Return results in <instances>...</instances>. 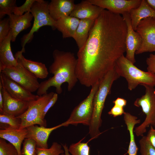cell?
I'll list each match as a JSON object with an SVG mask.
<instances>
[{"instance_id":"1","label":"cell","mask_w":155,"mask_h":155,"mask_svg":"<svg viewBox=\"0 0 155 155\" xmlns=\"http://www.w3.org/2000/svg\"><path fill=\"white\" fill-rule=\"evenodd\" d=\"M127 26L122 16L104 9L96 19L84 47L77 53L78 81L91 87L114 67L126 52Z\"/></svg>"},{"instance_id":"2","label":"cell","mask_w":155,"mask_h":155,"mask_svg":"<svg viewBox=\"0 0 155 155\" xmlns=\"http://www.w3.org/2000/svg\"><path fill=\"white\" fill-rule=\"evenodd\" d=\"M53 61L49 67V71L53 76L41 82L37 91L40 96L47 93L51 87L55 88L57 94L62 92L61 86L67 83V89L70 91L78 81L76 74L77 59L70 52L55 50L53 53Z\"/></svg>"},{"instance_id":"3","label":"cell","mask_w":155,"mask_h":155,"mask_svg":"<svg viewBox=\"0 0 155 155\" xmlns=\"http://www.w3.org/2000/svg\"><path fill=\"white\" fill-rule=\"evenodd\" d=\"M119 77L114 67L100 80L98 90L93 99V113L89 126V134L91 140L97 138L101 134L99 129L102 124L101 117L105 100L111 93L113 83Z\"/></svg>"},{"instance_id":"4","label":"cell","mask_w":155,"mask_h":155,"mask_svg":"<svg viewBox=\"0 0 155 155\" xmlns=\"http://www.w3.org/2000/svg\"><path fill=\"white\" fill-rule=\"evenodd\" d=\"M114 68L120 77L125 79L130 90L135 89L139 85L155 86V75L139 69L124 55L117 60Z\"/></svg>"},{"instance_id":"5","label":"cell","mask_w":155,"mask_h":155,"mask_svg":"<svg viewBox=\"0 0 155 155\" xmlns=\"http://www.w3.org/2000/svg\"><path fill=\"white\" fill-rule=\"evenodd\" d=\"M54 93L51 92L40 96L36 99L30 102L27 110L22 114L18 116L21 120L20 129L33 125L46 127V121L42 118L45 107L53 97Z\"/></svg>"},{"instance_id":"6","label":"cell","mask_w":155,"mask_h":155,"mask_svg":"<svg viewBox=\"0 0 155 155\" xmlns=\"http://www.w3.org/2000/svg\"><path fill=\"white\" fill-rule=\"evenodd\" d=\"M143 86L145 88V94L137 98L134 102L135 106L141 108L146 115L144 122L134 130L137 136H143L146 131V128L155 124V88L147 85Z\"/></svg>"},{"instance_id":"7","label":"cell","mask_w":155,"mask_h":155,"mask_svg":"<svg viewBox=\"0 0 155 155\" xmlns=\"http://www.w3.org/2000/svg\"><path fill=\"white\" fill-rule=\"evenodd\" d=\"M99 82L100 81L91 87L88 96L73 109L69 118L65 122V126L69 125H77L80 123L89 126L93 112V99Z\"/></svg>"},{"instance_id":"8","label":"cell","mask_w":155,"mask_h":155,"mask_svg":"<svg viewBox=\"0 0 155 155\" xmlns=\"http://www.w3.org/2000/svg\"><path fill=\"white\" fill-rule=\"evenodd\" d=\"M48 1L43 0H36L34 3L30 13L34 19L32 27L29 32L23 38L22 48L33 37L34 33L37 32L41 27L44 26H50L54 28L55 21L50 15Z\"/></svg>"},{"instance_id":"9","label":"cell","mask_w":155,"mask_h":155,"mask_svg":"<svg viewBox=\"0 0 155 155\" xmlns=\"http://www.w3.org/2000/svg\"><path fill=\"white\" fill-rule=\"evenodd\" d=\"M1 72L32 93L37 91L39 88L38 78L20 63L15 66L0 69Z\"/></svg>"},{"instance_id":"10","label":"cell","mask_w":155,"mask_h":155,"mask_svg":"<svg viewBox=\"0 0 155 155\" xmlns=\"http://www.w3.org/2000/svg\"><path fill=\"white\" fill-rule=\"evenodd\" d=\"M135 31L140 36L142 43L135 54L155 52V18H148L143 19Z\"/></svg>"},{"instance_id":"11","label":"cell","mask_w":155,"mask_h":155,"mask_svg":"<svg viewBox=\"0 0 155 155\" xmlns=\"http://www.w3.org/2000/svg\"><path fill=\"white\" fill-rule=\"evenodd\" d=\"M90 3L119 14L129 13L140 5L141 0H87Z\"/></svg>"},{"instance_id":"12","label":"cell","mask_w":155,"mask_h":155,"mask_svg":"<svg viewBox=\"0 0 155 155\" xmlns=\"http://www.w3.org/2000/svg\"><path fill=\"white\" fill-rule=\"evenodd\" d=\"M127 26V33L125 40L126 58L133 64L135 62L136 51L141 46L142 40L139 34L133 28L129 13L122 15Z\"/></svg>"},{"instance_id":"13","label":"cell","mask_w":155,"mask_h":155,"mask_svg":"<svg viewBox=\"0 0 155 155\" xmlns=\"http://www.w3.org/2000/svg\"><path fill=\"white\" fill-rule=\"evenodd\" d=\"M0 82L3 87L12 97L21 100L30 102L39 96L29 91L22 85L0 73Z\"/></svg>"},{"instance_id":"14","label":"cell","mask_w":155,"mask_h":155,"mask_svg":"<svg viewBox=\"0 0 155 155\" xmlns=\"http://www.w3.org/2000/svg\"><path fill=\"white\" fill-rule=\"evenodd\" d=\"M65 126V122L51 128L38 126L36 125H31L26 128L27 133L26 138H30L34 140L38 147L48 148L47 141L51 132L59 128Z\"/></svg>"},{"instance_id":"15","label":"cell","mask_w":155,"mask_h":155,"mask_svg":"<svg viewBox=\"0 0 155 155\" xmlns=\"http://www.w3.org/2000/svg\"><path fill=\"white\" fill-rule=\"evenodd\" d=\"M2 91L3 103V111L1 114L18 117L27 110L30 102L19 100L12 97L3 87Z\"/></svg>"},{"instance_id":"16","label":"cell","mask_w":155,"mask_h":155,"mask_svg":"<svg viewBox=\"0 0 155 155\" xmlns=\"http://www.w3.org/2000/svg\"><path fill=\"white\" fill-rule=\"evenodd\" d=\"M104 9L90 3L87 0H84L75 4L74 8L70 16L80 20L89 19L95 20Z\"/></svg>"},{"instance_id":"17","label":"cell","mask_w":155,"mask_h":155,"mask_svg":"<svg viewBox=\"0 0 155 155\" xmlns=\"http://www.w3.org/2000/svg\"><path fill=\"white\" fill-rule=\"evenodd\" d=\"M75 5L73 0H52L48 5L50 15L55 21L69 16Z\"/></svg>"},{"instance_id":"18","label":"cell","mask_w":155,"mask_h":155,"mask_svg":"<svg viewBox=\"0 0 155 155\" xmlns=\"http://www.w3.org/2000/svg\"><path fill=\"white\" fill-rule=\"evenodd\" d=\"M25 51V48L17 51L15 57L18 62L34 74L37 78L44 79L49 74V71L45 64L26 58L22 54Z\"/></svg>"},{"instance_id":"19","label":"cell","mask_w":155,"mask_h":155,"mask_svg":"<svg viewBox=\"0 0 155 155\" xmlns=\"http://www.w3.org/2000/svg\"><path fill=\"white\" fill-rule=\"evenodd\" d=\"M10 25L12 32L11 41L14 42L18 34L31 26L33 17L30 12L25 13L22 16L13 13L9 16Z\"/></svg>"},{"instance_id":"20","label":"cell","mask_w":155,"mask_h":155,"mask_svg":"<svg viewBox=\"0 0 155 155\" xmlns=\"http://www.w3.org/2000/svg\"><path fill=\"white\" fill-rule=\"evenodd\" d=\"M27 133L26 128L20 129L8 127L0 129V137L13 144L16 149L18 155H21V145Z\"/></svg>"},{"instance_id":"21","label":"cell","mask_w":155,"mask_h":155,"mask_svg":"<svg viewBox=\"0 0 155 155\" xmlns=\"http://www.w3.org/2000/svg\"><path fill=\"white\" fill-rule=\"evenodd\" d=\"M12 36L11 29L7 36L0 42V69L4 67L15 66L18 63L11 50Z\"/></svg>"},{"instance_id":"22","label":"cell","mask_w":155,"mask_h":155,"mask_svg":"<svg viewBox=\"0 0 155 155\" xmlns=\"http://www.w3.org/2000/svg\"><path fill=\"white\" fill-rule=\"evenodd\" d=\"M133 29L135 31L140 22L148 18H155V10L148 4L146 0H141L140 5L129 12Z\"/></svg>"},{"instance_id":"23","label":"cell","mask_w":155,"mask_h":155,"mask_svg":"<svg viewBox=\"0 0 155 155\" xmlns=\"http://www.w3.org/2000/svg\"><path fill=\"white\" fill-rule=\"evenodd\" d=\"M80 20L70 16L61 18L55 22V29L61 32L63 38H73Z\"/></svg>"},{"instance_id":"24","label":"cell","mask_w":155,"mask_h":155,"mask_svg":"<svg viewBox=\"0 0 155 155\" xmlns=\"http://www.w3.org/2000/svg\"><path fill=\"white\" fill-rule=\"evenodd\" d=\"M95 20H80V22L73 38L75 41L78 50L82 49L86 44L90 32Z\"/></svg>"},{"instance_id":"25","label":"cell","mask_w":155,"mask_h":155,"mask_svg":"<svg viewBox=\"0 0 155 155\" xmlns=\"http://www.w3.org/2000/svg\"><path fill=\"white\" fill-rule=\"evenodd\" d=\"M123 119L130 136V142L128 151V155H137L138 149L135 140L134 128L136 124L140 123V120L137 119L136 116L125 112L124 114Z\"/></svg>"},{"instance_id":"26","label":"cell","mask_w":155,"mask_h":155,"mask_svg":"<svg viewBox=\"0 0 155 155\" xmlns=\"http://www.w3.org/2000/svg\"><path fill=\"white\" fill-rule=\"evenodd\" d=\"M0 123L1 129L8 127L20 129L21 120L18 117L9 114H0Z\"/></svg>"},{"instance_id":"27","label":"cell","mask_w":155,"mask_h":155,"mask_svg":"<svg viewBox=\"0 0 155 155\" xmlns=\"http://www.w3.org/2000/svg\"><path fill=\"white\" fill-rule=\"evenodd\" d=\"M84 139L70 145L68 149L72 155H90V147L88 145V142H82ZM98 155H100L99 154Z\"/></svg>"},{"instance_id":"28","label":"cell","mask_w":155,"mask_h":155,"mask_svg":"<svg viewBox=\"0 0 155 155\" xmlns=\"http://www.w3.org/2000/svg\"><path fill=\"white\" fill-rule=\"evenodd\" d=\"M37 155H60L64 153V150L61 145L57 142H54L49 148L37 147Z\"/></svg>"},{"instance_id":"29","label":"cell","mask_w":155,"mask_h":155,"mask_svg":"<svg viewBox=\"0 0 155 155\" xmlns=\"http://www.w3.org/2000/svg\"><path fill=\"white\" fill-rule=\"evenodd\" d=\"M21 155H37V144L34 140L26 138L23 142Z\"/></svg>"},{"instance_id":"30","label":"cell","mask_w":155,"mask_h":155,"mask_svg":"<svg viewBox=\"0 0 155 155\" xmlns=\"http://www.w3.org/2000/svg\"><path fill=\"white\" fill-rule=\"evenodd\" d=\"M16 0H0V18L6 15L13 13V9L16 6Z\"/></svg>"},{"instance_id":"31","label":"cell","mask_w":155,"mask_h":155,"mask_svg":"<svg viewBox=\"0 0 155 155\" xmlns=\"http://www.w3.org/2000/svg\"><path fill=\"white\" fill-rule=\"evenodd\" d=\"M141 155H155V149L148 140L143 136L139 141Z\"/></svg>"},{"instance_id":"32","label":"cell","mask_w":155,"mask_h":155,"mask_svg":"<svg viewBox=\"0 0 155 155\" xmlns=\"http://www.w3.org/2000/svg\"><path fill=\"white\" fill-rule=\"evenodd\" d=\"M0 155H18L15 147L10 143H7L6 140L0 139Z\"/></svg>"},{"instance_id":"33","label":"cell","mask_w":155,"mask_h":155,"mask_svg":"<svg viewBox=\"0 0 155 155\" xmlns=\"http://www.w3.org/2000/svg\"><path fill=\"white\" fill-rule=\"evenodd\" d=\"M36 0H26L24 3L19 7L16 6L14 8L13 13L19 16L23 15L24 13L30 12L34 3Z\"/></svg>"},{"instance_id":"34","label":"cell","mask_w":155,"mask_h":155,"mask_svg":"<svg viewBox=\"0 0 155 155\" xmlns=\"http://www.w3.org/2000/svg\"><path fill=\"white\" fill-rule=\"evenodd\" d=\"M11 30L9 18L0 21V42L7 36Z\"/></svg>"},{"instance_id":"35","label":"cell","mask_w":155,"mask_h":155,"mask_svg":"<svg viewBox=\"0 0 155 155\" xmlns=\"http://www.w3.org/2000/svg\"><path fill=\"white\" fill-rule=\"evenodd\" d=\"M148 71L155 75V54H151L146 60Z\"/></svg>"},{"instance_id":"36","label":"cell","mask_w":155,"mask_h":155,"mask_svg":"<svg viewBox=\"0 0 155 155\" xmlns=\"http://www.w3.org/2000/svg\"><path fill=\"white\" fill-rule=\"evenodd\" d=\"M58 98V94L57 93H55L52 98L44 108L42 114V118L43 119H45L44 117L46 113L49 109L55 104Z\"/></svg>"},{"instance_id":"37","label":"cell","mask_w":155,"mask_h":155,"mask_svg":"<svg viewBox=\"0 0 155 155\" xmlns=\"http://www.w3.org/2000/svg\"><path fill=\"white\" fill-rule=\"evenodd\" d=\"M125 113L123 108L114 105L108 114L116 117L124 114Z\"/></svg>"},{"instance_id":"38","label":"cell","mask_w":155,"mask_h":155,"mask_svg":"<svg viewBox=\"0 0 155 155\" xmlns=\"http://www.w3.org/2000/svg\"><path fill=\"white\" fill-rule=\"evenodd\" d=\"M146 136L150 143L155 149V129L152 125H151Z\"/></svg>"},{"instance_id":"39","label":"cell","mask_w":155,"mask_h":155,"mask_svg":"<svg viewBox=\"0 0 155 155\" xmlns=\"http://www.w3.org/2000/svg\"><path fill=\"white\" fill-rule=\"evenodd\" d=\"M113 103L115 105L123 108L126 105L127 101L124 99L119 97L114 100Z\"/></svg>"},{"instance_id":"40","label":"cell","mask_w":155,"mask_h":155,"mask_svg":"<svg viewBox=\"0 0 155 155\" xmlns=\"http://www.w3.org/2000/svg\"><path fill=\"white\" fill-rule=\"evenodd\" d=\"M3 86L1 82H0V114L2 113L3 109V97L2 94V89Z\"/></svg>"},{"instance_id":"41","label":"cell","mask_w":155,"mask_h":155,"mask_svg":"<svg viewBox=\"0 0 155 155\" xmlns=\"http://www.w3.org/2000/svg\"><path fill=\"white\" fill-rule=\"evenodd\" d=\"M62 145L64 148L65 152L64 154H62L60 155H71L69 153L68 148L66 144H62Z\"/></svg>"},{"instance_id":"42","label":"cell","mask_w":155,"mask_h":155,"mask_svg":"<svg viewBox=\"0 0 155 155\" xmlns=\"http://www.w3.org/2000/svg\"><path fill=\"white\" fill-rule=\"evenodd\" d=\"M149 5L155 10V0H146Z\"/></svg>"},{"instance_id":"43","label":"cell","mask_w":155,"mask_h":155,"mask_svg":"<svg viewBox=\"0 0 155 155\" xmlns=\"http://www.w3.org/2000/svg\"><path fill=\"white\" fill-rule=\"evenodd\" d=\"M154 127H155V124L154 125Z\"/></svg>"}]
</instances>
